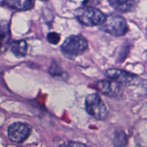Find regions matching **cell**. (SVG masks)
<instances>
[{"label":"cell","mask_w":147,"mask_h":147,"mask_svg":"<svg viewBox=\"0 0 147 147\" xmlns=\"http://www.w3.org/2000/svg\"><path fill=\"white\" fill-rule=\"evenodd\" d=\"M76 19L83 25L88 27L101 25L106 16L98 9L92 7H83L75 11Z\"/></svg>","instance_id":"obj_1"},{"label":"cell","mask_w":147,"mask_h":147,"mask_svg":"<svg viewBox=\"0 0 147 147\" xmlns=\"http://www.w3.org/2000/svg\"><path fill=\"white\" fill-rule=\"evenodd\" d=\"M88 41L82 35H71L67 37L61 46L63 53L67 57L80 55L88 49Z\"/></svg>","instance_id":"obj_2"},{"label":"cell","mask_w":147,"mask_h":147,"mask_svg":"<svg viewBox=\"0 0 147 147\" xmlns=\"http://www.w3.org/2000/svg\"><path fill=\"white\" fill-rule=\"evenodd\" d=\"M100 30L114 36H123L128 32L126 20L121 16L111 14L106 17L104 22L100 26Z\"/></svg>","instance_id":"obj_3"},{"label":"cell","mask_w":147,"mask_h":147,"mask_svg":"<svg viewBox=\"0 0 147 147\" xmlns=\"http://www.w3.org/2000/svg\"><path fill=\"white\" fill-rule=\"evenodd\" d=\"M86 109L87 113L98 121H105L108 116L106 104L98 94L93 93L86 99Z\"/></svg>","instance_id":"obj_4"},{"label":"cell","mask_w":147,"mask_h":147,"mask_svg":"<svg viewBox=\"0 0 147 147\" xmlns=\"http://www.w3.org/2000/svg\"><path fill=\"white\" fill-rule=\"evenodd\" d=\"M32 128L25 123H12L8 128V137L16 143H22L30 136Z\"/></svg>","instance_id":"obj_5"},{"label":"cell","mask_w":147,"mask_h":147,"mask_svg":"<svg viewBox=\"0 0 147 147\" xmlns=\"http://www.w3.org/2000/svg\"><path fill=\"white\" fill-rule=\"evenodd\" d=\"M106 74L109 78L117 84L120 83L130 86L136 84L139 80V78L134 74L120 69H109L106 71Z\"/></svg>","instance_id":"obj_6"},{"label":"cell","mask_w":147,"mask_h":147,"mask_svg":"<svg viewBox=\"0 0 147 147\" xmlns=\"http://www.w3.org/2000/svg\"><path fill=\"white\" fill-rule=\"evenodd\" d=\"M96 87L103 94L108 96H116L119 93V85L112 80H99L96 83Z\"/></svg>","instance_id":"obj_7"},{"label":"cell","mask_w":147,"mask_h":147,"mask_svg":"<svg viewBox=\"0 0 147 147\" xmlns=\"http://www.w3.org/2000/svg\"><path fill=\"white\" fill-rule=\"evenodd\" d=\"M11 40L9 24L6 20L0 22V53H4L8 49Z\"/></svg>","instance_id":"obj_8"},{"label":"cell","mask_w":147,"mask_h":147,"mask_svg":"<svg viewBox=\"0 0 147 147\" xmlns=\"http://www.w3.org/2000/svg\"><path fill=\"white\" fill-rule=\"evenodd\" d=\"M113 9L121 12H128L136 8L139 1H123V0H112L109 1Z\"/></svg>","instance_id":"obj_9"},{"label":"cell","mask_w":147,"mask_h":147,"mask_svg":"<svg viewBox=\"0 0 147 147\" xmlns=\"http://www.w3.org/2000/svg\"><path fill=\"white\" fill-rule=\"evenodd\" d=\"M4 4H7L9 7L15 9L17 10H21V11H26L30 10L34 7V2L30 0H15V1H4Z\"/></svg>","instance_id":"obj_10"},{"label":"cell","mask_w":147,"mask_h":147,"mask_svg":"<svg viewBox=\"0 0 147 147\" xmlns=\"http://www.w3.org/2000/svg\"><path fill=\"white\" fill-rule=\"evenodd\" d=\"M11 50L17 57H22L27 55V45L24 40H16L11 43Z\"/></svg>","instance_id":"obj_11"},{"label":"cell","mask_w":147,"mask_h":147,"mask_svg":"<svg viewBox=\"0 0 147 147\" xmlns=\"http://www.w3.org/2000/svg\"><path fill=\"white\" fill-rule=\"evenodd\" d=\"M127 144V137L123 131L115 133L113 138V145L115 147H124Z\"/></svg>","instance_id":"obj_12"},{"label":"cell","mask_w":147,"mask_h":147,"mask_svg":"<svg viewBox=\"0 0 147 147\" xmlns=\"http://www.w3.org/2000/svg\"><path fill=\"white\" fill-rule=\"evenodd\" d=\"M60 36L57 33L55 32H50L47 34V40L51 44L55 45L60 42Z\"/></svg>","instance_id":"obj_13"},{"label":"cell","mask_w":147,"mask_h":147,"mask_svg":"<svg viewBox=\"0 0 147 147\" xmlns=\"http://www.w3.org/2000/svg\"><path fill=\"white\" fill-rule=\"evenodd\" d=\"M59 147H90L85 144L79 143V142H67Z\"/></svg>","instance_id":"obj_14"}]
</instances>
